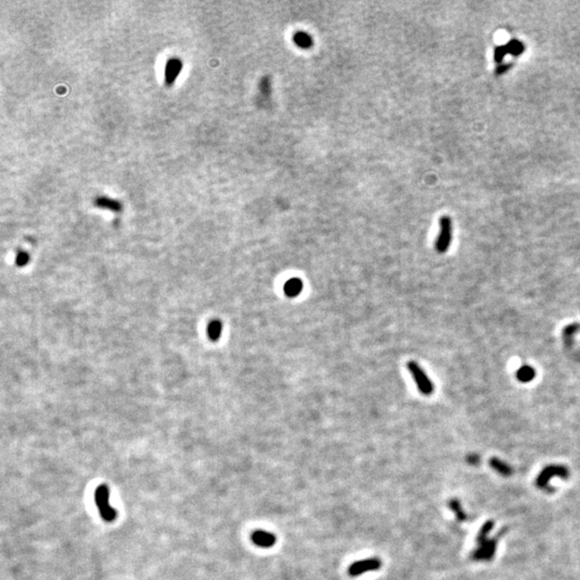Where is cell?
<instances>
[{
	"instance_id": "3957f363",
	"label": "cell",
	"mask_w": 580,
	"mask_h": 580,
	"mask_svg": "<svg viewBox=\"0 0 580 580\" xmlns=\"http://www.w3.org/2000/svg\"><path fill=\"white\" fill-rule=\"evenodd\" d=\"M407 369L409 373L412 374L415 383L417 385V388L420 392L424 396H430L434 391V385L431 379L429 378L426 372L423 371L421 367L417 362L409 361L407 363Z\"/></svg>"
},
{
	"instance_id": "7c38bea8",
	"label": "cell",
	"mask_w": 580,
	"mask_h": 580,
	"mask_svg": "<svg viewBox=\"0 0 580 580\" xmlns=\"http://www.w3.org/2000/svg\"><path fill=\"white\" fill-rule=\"evenodd\" d=\"M260 91L263 95H266V96H269L270 93H271V79H270L269 76L263 77L261 82H260Z\"/></svg>"
},
{
	"instance_id": "7a4b0ae2",
	"label": "cell",
	"mask_w": 580,
	"mask_h": 580,
	"mask_svg": "<svg viewBox=\"0 0 580 580\" xmlns=\"http://www.w3.org/2000/svg\"><path fill=\"white\" fill-rule=\"evenodd\" d=\"M452 239V222L449 216H443L439 219V232L435 241V249L439 254L448 251Z\"/></svg>"
},
{
	"instance_id": "ba28073f",
	"label": "cell",
	"mask_w": 580,
	"mask_h": 580,
	"mask_svg": "<svg viewBox=\"0 0 580 580\" xmlns=\"http://www.w3.org/2000/svg\"><path fill=\"white\" fill-rule=\"evenodd\" d=\"M292 40H293L294 44H296V46L299 47L300 48L307 49V48H311L314 46L313 37L309 33H307L306 32H301V31L296 32L293 33Z\"/></svg>"
},
{
	"instance_id": "52a82bcc",
	"label": "cell",
	"mask_w": 580,
	"mask_h": 580,
	"mask_svg": "<svg viewBox=\"0 0 580 580\" xmlns=\"http://www.w3.org/2000/svg\"><path fill=\"white\" fill-rule=\"evenodd\" d=\"M303 290V282L300 278H290L284 285V293L289 298H296Z\"/></svg>"
},
{
	"instance_id": "5bb4252c",
	"label": "cell",
	"mask_w": 580,
	"mask_h": 580,
	"mask_svg": "<svg viewBox=\"0 0 580 580\" xmlns=\"http://www.w3.org/2000/svg\"><path fill=\"white\" fill-rule=\"evenodd\" d=\"M506 48H507L508 52L514 53V54H519L523 51V46L520 42L513 41L509 43L508 46H506Z\"/></svg>"
},
{
	"instance_id": "9a60e30c",
	"label": "cell",
	"mask_w": 580,
	"mask_h": 580,
	"mask_svg": "<svg viewBox=\"0 0 580 580\" xmlns=\"http://www.w3.org/2000/svg\"><path fill=\"white\" fill-rule=\"evenodd\" d=\"M221 323L218 322H215L213 326L211 327V336L214 338H217L219 337V334H221Z\"/></svg>"
},
{
	"instance_id": "8fae6325",
	"label": "cell",
	"mask_w": 580,
	"mask_h": 580,
	"mask_svg": "<svg viewBox=\"0 0 580 580\" xmlns=\"http://www.w3.org/2000/svg\"><path fill=\"white\" fill-rule=\"evenodd\" d=\"M96 204L100 208L110 209H113V211H117V209H121V206H119L116 201H114V200L110 199L108 197H100L99 199H97Z\"/></svg>"
},
{
	"instance_id": "2e32d148",
	"label": "cell",
	"mask_w": 580,
	"mask_h": 580,
	"mask_svg": "<svg viewBox=\"0 0 580 580\" xmlns=\"http://www.w3.org/2000/svg\"><path fill=\"white\" fill-rule=\"evenodd\" d=\"M509 67H511V64H504V66H502V67H499L497 70V74L504 73L506 70H508Z\"/></svg>"
},
{
	"instance_id": "277c9868",
	"label": "cell",
	"mask_w": 580,
	"mask_h": 580,
	"mask_svg": "<svg viewBox=\"0 0 580 580\" xmlns=\"http://www.w3.org/2000/svg\"><path fill=\"white\" fill-rule=\"evenodd\" d=\"M381 567L382 561L378 558H368L366 560H361V561H357L351 564V566L348 568V574L353 577H357L367 572L378 571Z\"/></svg>"
},
{
	"instance_id": "30bf717a",
	"label": "cell",
	"mask_w": 580,
	"mask_h": 580,
	"mask_svg": "<svg viewBox=\"0 0 580 580\" xmlns=\"http://www.w3.org/2000/svg\"><path fill=\"white\" fill-rule=\"evenodd\" d=\"M578 330H579V324H577V323H573V324H569V326L565 327V329L563 330L564 343L569 346V345L573 343L574 334L576 333Z\"/></svg>"
},
{
	"instance_id": "6da1fadb",
	"label": "cell",
	"mask_w": 580,
	"mask_h": 580,
	"mask_svg": "<svg viewBox=\"0 0 580 580\" xmlns=\"http://www.w3.org/2000/svg\"><path fill=\"white\" fill-rule=\"evenodd\" d=\"M95 502L98 507L100 516L106 522H112L117 517L116 509L110 504V489L107 484H100L95 490Z\"/></svg>"
},
{
	"instance_id": "5b68a950",
	"label": "cell",
	"mask_w": 580,
	"mask_h": 580,
	"mask_svg": "<svg viewBox=\"0 0 580 580\" xmlns=\"http://www.w3.org/2000/svg\"><path fill=\"white\" fill-rule=\"evenodd\" d=\"M252 542L260 548H271L276 544V536L264 530H256L252 534Z\"/></svg>"
},
{
	"instance_id": "4fadbf2b",
	"label": "cell",
	"mask_w": 580,
	"mask_h": 580,
	"mask_svg": "<svg viewBox=\"0 0 580 580\" xmlns=\"http://www.w3.org/2000/svg\"><path fill=\"white\" fill-rule=\"evenodd\" d=\"M508 53L507 51V48L506 47H499L496 49V53H494V59H496L497 63H502V61L505 57V55Z\"/></svg>"
},
{
	"instance_id": "9c48e42d",
	"label": "cell",
	"mask_w": 580,
	"mask_h": 580,
	"mask_svg": "<svg viewBox=\"0 0 580 580\" xmlns=\"http://www.w3.org/2000/svg\"><path fill=\"white\" fill-rule=\"evenodd\" d=\"M535 375H536L535 369L530 367V366H523L521 368H519L518 371L516 372V377L518 381L521 383L532 382L535 378Z\"/></svg>"
},
{
	"instance_id": "8992f818",
	"label": "cell",
	"mask_w": 580,
	"mask_h": 580,
	"mask_svg": "<svg viewBox=\"0 0 580 580\" xmlns=\"http://www.w3.org/2000/svg\"><path fill=\"white\" fill-rule=\"evenodd\" d=\"M182 71V62L177 58H171L166 67V82L172 84L176 81L179 72Z\"/></svg>"
}]
</instances>
